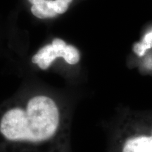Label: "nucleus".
Instances as JSON below:
<instances>
[{
	"mask_svg": "<svg viewBox=\"0 0 152 152\" xmlns=\"http://www.w3.org/2000/svg\"><path fill=\"white\" fill-rule=\"evenodd\" d=\"M72 108L44 94L7 106L0 136L10 152H71Z\"/></svg>",
	"mask_w": 152,
	"mask_h": 152,
	"instance_id": "nucleus-1",
	"label": "nucleus"
},
{
	"mask_svg": "<svg viewBox=\"0 0 152 152\" xmlns=\"http://www.w3.org/2000/svg\"><path fill=\"white\" fill-rule=\"evenodd\" d=\"M66 42L61 39H54L52 45H47L39 49V51L32 58V62L37 64L40 69L47 70L50 67L56 58H66Z\"/></svg>",
	"mask_w": 152,
	"mask_h": 152,
	"instance_id": "nucleus-2",
	"label": "nucleus"
},
{
	"mask_svg": "<svg viewBox=\"0 0 152 152\" xmlns=\"http://www.w3.org/2000/svg\"><path fill=\"white\" fill-rule=\"evenodd\" d=\"M122 152H152V137L140 136L127 139Z\"/></svg>",
	"mask_w": 152,
	"mask_h": 152,
	"instance_id": "nucleus-3",
	"label": "nucleus"
},
{
	"mask_svg": "<svg viewBox=\"0 0 152 152\" xmlns=\"http://www.w3.org/2000/svg\"><path fill=\"white\" fill-rule=\"evenodd\" d=\"M32 13L36 17L39 18H46L55 17L57 16V13L49 5L47 0L45 2L39 4L33 5L31 8Z\"/></svg>",
	"mask_w": 152,
	"mask_h": 152,
	"instance_id": "nucleus-4",
	"label": "nucleus"
},
{
	"mask_svg": "<svg viewBox=\"0 0 152 152\" xmlns=\"http://www.w3.org/2000/svg\"><path fill=\"white\" fill-rule=\"evenodd\" d=\"M80 56L77 49L71 45H67L66 49V63L71 65H75L79 62Z\"/></svg>",
	"mask_w": 152,
	"mask_h": 152,
	"instance_id": "nucleus-5",
	"label": "nucleus"
},
{
	"mask_svg": "<svg viewBox=\"0 0 152 152\" xmlns=\"http://www.w3.org/2000/svg\"><path fill=\"white\" fill-rule=\"evenodd\" d=\"M72 0H47L49 5L58 14H62L65 13L68 8V5Z\"/></svg>",
	"mask_w": 152,
	"mask_h": 152,
	"instance_id": "nucleus-6",
	"label": "nucleus"
},
{
	"mask_svg": "<svg viewBox=\"0 0 152 152\" xmlns=\"http://www.w3.org/2000/svg\"><path fill=\"white\" fill-rule=\"evenodd\" d=\"M147 50V47L142 42L135 44L134 46V52L139 56H143Z\"/></svg>",
	"mask_w": 152,
	"mask_h": 152,
	"instance_id": "nucleus-7",
	"label": "nucleus"
},
{
	"mask_svg": "<svg viewBox=\"0 0 152 152\" xmlns=\"http://www.w3.org/2000/svg\"><path fill=\"white\" fill-rule=\"evenodd\" d=\"M142 43L145 45L147 49H151L152 47V30L149 32L144 35L143 38V40L142 42Z\"/></svg>",
	"mask_w": 152,
	"mask_h": 152,
	"instance_id": "nucleus-8",
	"label": "nucleus"
},
{
	"mask_svg": "<svg viewBox=\"0 0 152 152\" xmlns=\"http://www.w3.org/2000/svg\"><path fill=\"white\" fill-rule=\"evenodd\" d=\"M29 1L33 4V5H35V4H39L45 2V1H46L47 0H29Z\"/></svg>",
	"mask_w": 152,
	"mask_h": 152,
	"instance_id": "nucleus-9",
	"label": "nucleus"
},
{
	"mask_svg": "<svg viewBox=\"0 0 152 152\" xmlns=\"http://www.w3.org/2000/svg\"><path fill=\"white\" fill-rule=\"evenodd\" d=\"M151 137H152V136H151Z\"/></svg>",
	"mask_w": 152,
	"mask_h": 152,
	"instance_id": "nucleus-10",
	"label": "nucleus"
}]
</instances>
